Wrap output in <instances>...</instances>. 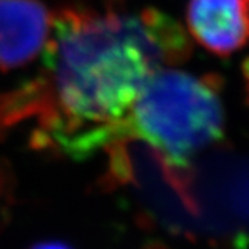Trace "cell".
<instances>
[{
  "label": "cell",
  "mask_w": 249,
  "mask_h": 249,
  "mask_svg": "<svg viewBox=\"0 0 249 249\" xmlns=\"http://www.w3.org/2000/svg\"><path fill=\"white\" fill-rule=\"evenodd\" d=\"M191 53L186 29L160 10L65 6L53 13L40 73L0 91V136L34 122L36 147L89 155L119 139L152 75Z\"/></svg>",
  "instance_id": "cell-1"
},
{
  "label": "cell",
  "mask_w": 249,
  "mask_h": 249,
  "mask_svg": "<svg viewBox=\"0 0 249 249\" xmlns=\"http://www.w3.org/2000/svg\"><path fill=\"white\" fill-rule=\"evenodd\" d=\"M224 126L220 76L160 68L119 126V139L142 140L163 163L186 168L222 140Z\"/></svg>",
  "instance_id": "cell-2"
},
{
  "label": "cell",
  "mask_w": 249,
  "mask_h": 249,
  "mask_svg": "<svg viewBox=\"0 0 249 249\" xmlns=\"http://www.w3.org/2000/svg\"><path fill=\"white\" fill-rule=\"evenodd\" d=\"M52 18L40 0H0V71L21 68L45 52Z\"/></svg>",
  "instance_id": "cell-3"
},
{
  "label": "cell",
  "mask_w": 249,
  "mask_h": 249,
  "mask_svg": "<svg viewBox=\"0 0 249 249\" xmlns=\"http://www.w3.org/2000/svg\"><path fill=\"white\" fill-rule=\"evenodd\" d=\"M186 19L193 39L217 57L249 45V0H188Z\"/></svg>",
  "instance_id": "cell-4"
},
{
  "label": "cell",
  "mask_w": 249,
  "mask_h": 249,
  "mask_svg": "<svg viewBox=\"0 0 249 249\" xmlns=\"http://www.w3.org/2000/svg\"><path fill=\"white\" fill-rule=\"evenodd\" d=\"M29 249H73L71 245L61 242V241H45V242H39L35 244L34 247Z\"/></svg>",
  "instance_id": "cell-5"
}]
</instances>
